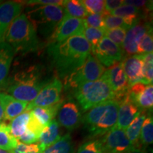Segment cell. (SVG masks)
Listing matches in <instances>:
<instances>
[{
  "label": "cell",
  "mask_w": 153,
  "mask_h": 153,
  "mask_svg": "<svg viewBox=\"0 0 153 153\" xmlns=\"http://www.w3.org/2000/svg\"><path fill=\"white\" fill-rule=\"evenodd\" d=\"M91 53V46L83 35L72 36L62 42L51 43L48 55L57 75L68 78L81 68Z\"/></svg>",
  "instance_id": "cell-1"
},
{
  "label": "cell",
  "mask_w": 153,
  "mask_h": 153,
  "mask_svg": "<svg viewBox=\"0 0 153 153\" xmlns=\"http://www.w3.org/2000/svg\"><path fill=\"white\" fill-rule=\"evenodd\" d=\"M48 82L43 78L37 67L19 72L8 79L4 90L16 100L30 103L34 100L42 88Z\"/></svg>",
  "instance_id": "cell-2"
},
{
  "label": "cell",
  "mask_w": 153,
  "mask_h": 153,
  "mask_svg": "<svg viewBox=\"0 0 153 153\" xmlns=\"http://www.w3.org/2000/svg\"><path fill=\"white\" fill-rule=\"evenodd\" d=\"M7 42L16 52H35L39 48L37 31L25 14H20L11 22L5 36Z\"/></svg>",
  "instance_id": "cell-3"
},
{
  "label": "cell",
  "mask_w": 153,
  "mask_h": 153,
  "mask_svg": "<svg viewBox=\"0 0 153 153\" xmlns=\"http://www.w3.org/2000/svg\"><path fill=\"white\" fill-rule=\"evenodd\" d=\"M119 104L109 100L94 106L82 118L89 133L92 137L104 135L116 126Z\"/></svg>",
  "instance_id": "cell-4"
},
{
  "label": "cell",
  "mask_w": 153,
  "mask_h": 153,
  "mask_svg": "<svg viewBox=\"0 0 153 153\" xmlns=\"http://www.w3.org/2000/svg\"><path fill=\"white\" fill-rule=\"evenodd\" d=\"M75 97L85 111L109 100H115L116 95L104 73L101 78L86 82L75 88Z\"/></svg>",
  "instance_id": "cell-5"
},
{
  "label": "cell",
  "mask_w": 153,
  "mask_h": 153,
  "mask_svg": "<svg viewBox=\"0 0 153 153\" xmlns=\"http://www.w3.org/2000/svg\"><path fill=\"white\" fill-rule=\"evenodd\" d=\"M65 16L62 6L43 5L30 11L27 17L44 37L52 36Z\"/></svg>",
  "instance_id": "cell-6"
},
{
  "label": "cell",
  "mask_w": 153,
  "mask_h": 153,
  "mask_svg": "<svg viewBox=\"0 0 153 153\" xmlns=\"http://www.w3.org/2000/svg\"><path fill=\"white\" fill-rule=\"evenodd\" d=\"M105 68L94 55L90 53L81 68L68 77V84L75 89L78 86L86 82L99 79L105 72Z\"/></svg>",
  "instance_id": "cell-7"
},
{
  "label": "cell",
  "mask_w": 153,
  "mask_h": 153,
  "mask_svg": "<svg viewBox=\"0 0 153 153\" xmlns=\"http://www.w3.org/2000/svg\"><path fill=\"white\" fill-rule=\"evenodd\" d=\"M62 84L57 78L48 82L39 91L31 102L28 103L26 111H30L36 107H48L60 102Z\"/></svg>",
  "instance_id": "cell-8"
},
{
  "label": "cell",
  "mask_w": 153,
  "mask_h": 153,
  "mask_svg": "<svg viewBox=\"0 0 153 153\" xmlns=\"http://www.w3.org/2000/svg\"><path fill=\"white\" fill-rule=\"evenodd\" d=\"M92 53L103 66L110 68L123 60V50L104 36L96 46Z\"/></svg>",
  "instance_id": "cell-9"
},
{
  "label": "cell",
  "mask_w": 153,
  "mask_h": 153,
  "mask_svg": "<svg viewBox=\"0 0 153 153\" xmlns=\"http://www.w3.org/2000/svg\"><path fill=\"white\" fill-rule=\"evenodd\" d=\"M101 142L104 153H126L135 148L126 136L125 131L117 126L105 134Z\"/></svg>",
  "instance_id": "cell-10"
},
{
  "label": "cell",
  "mask_w": 153,
  "mask_h": 153,
  "mask_svg": "<svg viewBox=\"0 0 153 153\" xmlns=\"http://www.w3.org/2000/svg\"><path fill=\"white\" fill-rule=\"evenodd\" d=\"M104 74L116 95L115 100L118 102L128 94L130 88L127 76L123 70L122 61L105 70Z\"/></svg>",
  "instance_id": "cell-11"
},
{
  "label": "cell",
  "mask_w": 153,
  "mask_h": 153,
  "mask_svg": "<svg viewBox=\"0 0 153 153\" xmlns=\"http://www.w3.org/2000/svg\"><path fill=\"white\" fill-rule=\"evenodd\" d=\"M85 27L84 19L65 15L51 36L52 43H59L72 36L82 35Z\"/></svg>",
  "instance_id": "cell-12"
},
{
  "label": "cell",
  "mask_w": 153,
  "mask_h": 153,
  "mask_svg": "<svg viewBox=\"0 0 153 153\" xmlns=\"http://www.w3.org/2000/svg\"><path fill=\"white\" fill-rule=\"evenodd\" d=\"M150 28H152V26L149 23L141 20L132 25L126 31L122 50L129 55H136L141 38Z\"/></svg>",
  "instance_id": "cell-13"
},
{
  "label": "cell",
  "mask_w": 153,
  "mask_h": 153,
  "mask_svg": "<svg viewBox=\"0 0 153 153\" xmlns=\"http://www.w3.org/2000/svg\"><path fill=\"white\" fill-rule=\"evenodd\" d=\"M57 116L58 123L68 131L76 128L82 121L81 111L73 101H68L61 105Z\"/></svg>",
  "instance_id": "cell-14"
},
{
  "label": "cell",
  "mask_w": 153,
  "mask_h": 153,
  "mask_svg": "<svg viewBox=\"0 0 153 153\" xmlns=\"http://www.w3.org/2000/svg\"><path fill=\"white\" fill-rule=\"evenodd\" d=\"M128 97L140 109H149L153 106L152 84H134L128 89Z\"/></svg>",
  "instance_id": "cell-15"
},
{
  "label": "cell",
  "mask_w": 153,
  "mask_h": 153,
  "mask_svg": "<svg viewBox=\"0 0 153 153\" xmlns=\"http://www.w3.org/2000/svg\"><path fill=\"white\" fill-rule=\"evenodd\" d=\"M22 9V4L17 1L0 3V42L5 41V36L9 26L14 19L20 15Z\"/></svg>",
  "instance_id": "cell-16"
},
{
  "label": "cell",
  "mask_w": 153,
  "mask_h": 153,
  "mask_svg": "<svg viewBox=\"0 0 153 153\" xmlns=\"http://www.w3.org/2000/svg\"><path fill=\"white\" fill-rule=\"evenodd\" d=\"M118 118L116 126L125 130L131 122L141 113L140 108L132 101L128 97V93L124 98L118 101Z\"/></svg>",
  "instance_id": "cell-17"
},
{
  "label": "cell",
  "mask_w": 153,
  "mask_h": 153,
  "mask_svg": "<svg viewBox=\"0 0 153 153\" xmlns=\"http://www.w3.org/2000/svg\"><path fill=\"white\" fill-rule=\"evenodd\" d=\"M122 65L130 87L138 82L144 83L143 75V55H135L126 57L122 62Z\"/></svg>",
  "instance_id": "cell-18"
},
{
  "label": "cell",
  "mask_w": 153,
  "mask_h": 153,
  "mask_svg": "<svg viewBox=\"0 0 153 153\" xmlns=\"http://www.w3.org/2000/svg\"><path fill=\"white\" fill-rule=\"evenodd\" d=\"M0 104L2 107L5 120H11L24 113L28 103L16 100L8 94L0 91Z\"/></svg>",
  "instance_id": "cell-19"
},
{
  "label": "cell",
  "mask_w": 153,
  "mask_h": 153,
  "mask_svg": "<svg viewBox=\"0 0 153 153\" xmlns=\"http://www.w3.org/2000/svg\"><path fill=\"white\" fill-rule=\"evenodd\" d=\"M15 51L6 41L0 42V91L4 89Z\"/></svg>",
  "instance_id": "cell-20"
},
{
  "label": "cell",
  "mask_w": 153,
  "mask_h": 153,
  "mask_svg": "<svg viewBox=\"0 0 153 153\" xmlns=\"http://www.w3.org/2000/svg\"><path fill=\"white\" fill-rule=\"evenodd\" d=\"M60 138V127L56 119H53L48 125L44 128L38 140V146L41 152L53 145Z\"/></svg>",
  "instance_id": "cell-21"
},
{
  "label": "cell",
  "mask_w": 153,
  "mask_h": 153,
  "mask_svg": "<svg viewBox=\"0 0 153 153\" xmlns=\"http://www.w3.org/2000/svg\"><path fill=\"white\" fill-rule=\"evenodd\" d=\"M61 104L62 103L59 102L48 107H36L30 110V113L38 123L45 128L51 123V120L54 119L60 109Z\"/></svg>",
  "instance_id": "cell-22"
},
{
  "label": "cell",
  "mask_w": 153,
  "mask_h": 153,
  "mask_svg": "<svg viewBox=\"0 0 153 153\" xmlns=\"http://www.w3.org/2000/svg\"><path fill=\"white\" fill-rule=\"evenodd\" d=\"M108 14L113 16H119L125 20V22L131 26L135 23L140 21V18L143 14L140 9L136 8L135 7L131 5L123 4L118 9H115Z\"/></svg>",
  "instance_id": "cell-23"
},
{
  "label": "cell",
  "mask_w": 153,
  "mask_h": 153,
  "mask_svg": "<svg viewBox=\"0 0 153 153\" xmlns=\"http://www.w3.org/2000/svg\"><path fill=\"white\" fill-rule=\"evenodd\" d=\"M30 118L29 111H25L24 113L16 116L11 120L9 128L11 135L18 140L27 129L28 120Z\"/></svg>",
  "instance_id": "cell-24"
},
{
  "label": "cell",
  "mask_w": 153,
  "mask_h": 153,
  "mask_svg": "<svg viewBox=\"0 0 153 153\" xmlns=\"http://www.w3.org/2000/svg\"><path fill=\"white\" fill-rule=\"evenodd\" d=\"M62 7L66 16L84 19L88 15L82 0L63 1Z\"/></svg>",
  "instance_id": "cell-25"
},
{
  "label": "cell",
  "mask_w": 153,
  "mask_h": 153,
  "mask_svg": "<svg viewBox=\"0 0 153 153\" xmlns=\"http://www.w3.org/2000/svg\"><path fill=\"white\" fill-rule=\"evenodd\" d=\"M145 118H146L145 113L141 112L125 130L126 136L135 147V144L138 142L141 128Z\"/></svg>",
  "instance_id": "cell-26"
},
{
  "label": "cell",
  "mask_w": 153,
  "mask_h": 153,
  "mask_svg": "<svg viewBox=\"0 0 153 153\" xmlns=\"http://www.w3.org/2000/svg\"><path fill=\"white\" fill-rule=\"evenodd\" d=\"M73 148L72 137L66 134L60 137L58 140L45 148L41 153H71Z\"/></svg>",
  "instance_id": "cell-27"
},
{
  "label": "cell",
  "mask_w": 153,
  "mask_h": 153,
  "mask_svg": "<svg viewBox=\"0 0 153 153\" xmlns=\"http://www.w3.org/2000/svg\"><path fill=\"white\" fill-rule=\"evenodd\" d=\"M18 140L11 134L9 126L6 123H0V149L12 151L18 144Z\"/></svg>",
  "instance_id": "cell-28"
},
{
  "label": "cell",
  "mask_w": 153,
  "mask_h": 153,
  "mask_svg": "<svg viewBox=\"0 0 153 153\" xmlns=\"http://www.w3.org/2000/svg\"><path fill=\"white\" fill-rule=\"evenodd\" d=\"M82 35L90 44L91 52L92 53L99 42L105 36V29L87 26L84 30Z\"/></svg>",
  "instance_id": "cell-29"
},
{
  "label": "cell",
  "mask_w": 153,
  "mask_h": 153,
  "mask_svg": "<svg viewBox=\"0 0 153 153\" xmlns=\"http://www.w3.org/2000/svg\"><path fill=\"white\" fill-rule=\"evenodd\" d=\"M140 141L143 145H150L153 141V119L150 116H146L140 134Z\"/></svg>",
  "instance_id": "cell-30"
},
{
  "label": "cell",
  "mask_w": 153,
  "mask_h": 153,
  "mask_svg": "<svg viewBox=\"0 0 153 153\" xmlns=\"http://www.w3.org/2000/svg\"><path fill=\"white\" fill-rule=\"evenodd\" d=\"M153 50V37L152 29L150 28L143 36L137 47V54L139 55H144L148 53H152Z\"/></svg>",
  "instance_id": "cell-31"
},
{
  "label": "cell",
  "mask_w": 153,
  "mask_h": 153,
  "mask_svg": "<svg viewBox=\"0 0 153 153\" xmlns=\"http://www.w3.org/2000/svg\"><path fill=\"white\" fill-rule=\"evenodd\" d=\"M104 21L105 30H111L116 28H123L128 30L131 27L124 19L108 14H104Z\"/></svg>",
  "instance_id": "cell-32"
},
{
  "label": "cell",
  "mask_w": 153,
  "mask_h": 153,
  "mask_svg": "<svg viewBox=\"0 0 153 153\" xmlns=\"http://www.w3.org/2000/svg\"><path fill=\"white\" fill-rule=\"evenodd\" d=\"M143 75L144 84L150 85L152 84V61L153 55L152 53L143 55Z\"/></svg>",
  "instance_id": "cell-33"
},
{
  "label": "cell",
  "mask_w": 153,
  "mask_h": 153,
  "mask_svg": "<svg viewBox=\"0 0 153 153\" xmlns=\"http://www.w3.org/2000/svg\"><path fill=\"white\" fill-rule=\"evenodd\" d=\"M82 2L87 14H105L104 0H83Z\"/></svg>",
  "instance_id": "cell-34"
},
{
  "label": "cell",
  "mask_w": 153,
  "mask_h": 153,
  "mask_svg": "<svg viewBox=\"0 0 153 153\" xmlns=\"http://www.w3.org/2000/svg\"><path fill=\"white\" fill-rule=\"evenodd\" d=\"M127 29L123 28H116L111 30H105V36L111 40L113 43L122 48L125 39Z\"/></svg>",
  "instance_id": "cell-35"
},
{
  "label": "cell",
  "mask_w": 153,
  "mask_h": 153,
  "mask_svg": "<svg viewBox=\"0 0 153 153\" xmlns=\"http://www.w3.org/2000/svg\"><path fill=\"white\" fill-rule=\"evenodd\" d=\"M76 153H104L101 140H90L84 143L79 147Z\"/></svg>",
  "instance_id": "cell-36"
},
{
  "label": "cell",
  "mask_w": 153,
  "mask_h": 153,
  "mask_svg": "<svg viewBox=\"0 0 153 153\" xmlns=\"http://www.w3.org/2000/svg\"><path fill=\"white\" fill-rule=\"evenodd\" d=\"M104 14H88L84 19L86 27H92L104 29Z\"/></svg>",
  "instance_id": "cell-37"
},
{
  "label": "cell",
  "mask_w": 153,
  "mask_h": 153,
  "mask_svg": "<svg viewBox=\"0 0 153 153\" xmlns=\"http://www.w3.org/2000/svg\"><path fill=\"white\" fill-rule=\"evenodd\" d=\"M11 152L12 153H41V150L38 144L26 145L19 142L16 148Z\"/></svg>",
  "instance_id": "cell-38"
},
{
  "label": "cell",
  "mask_w": 153,
  "mask_h": 153,
  "mask_svg": "<svg viewBox=\"0 0 153 153\" xmlns=\"http://www.w3.org/2000/svg\"><path fill=\"white\" fill-rule=\"evenodd\" d=\"M39 137V135L27 128L24 134L21 135L19 140L21 141V143H24V144L31 145L38 142Z\"/></svg>",
  "instance_id": "cell-39"
},
{
  "label": "cell",
  "mask_w": 153,
  "mask_h": 153,
  "mask_svg": "<svg viewBox=\"0 0 153 153\" xmlns=\"http://www.w3.org/2000/svg\"><path fill=\"white\" fill-rule=\"evenodd\" d=\"M123 5V0H106L105 1L104 11L105 14H109L115 9Z\"/></svg>",
  "instance_id": "cell-40"
},
{
  "label": "cell",
  "mask_w": 153,
  "mask_h": 153,
  "mask_svg": "<svg viewBox=\"0 0 153 153\" xmlns=\"http://www.w3.org/2000/svg\"><path fill=\"white\" fill-rule=\"evenodd\" d=\"M63 1L61 0H31L26 1V4L29 5H58L62 6Z\"/></svg>",
  "instance_id": "cell-41"
},
{
  "label": "cell",
  "mask_w": 153,
  "mask_h": 153,
  "mask_svg": "<svg viewBox=\"0 0 153 153\" xmlns=\"http://www.w3.org/2000/svg\"><path fill=\"white\" fill-rule=\"evenodd\" d=\"M148 1H123V4L131 5L133 7H135L137 9L144 8L147 9L146 5L148 4Z\"/></svg>",
  "instance_id": "cell-42"
},
{
  "label": "cell",
  "mask_w": 153,
  "mask_h": 153,
  "mask_svg": "<svg viewBox=\"0 0 153 153\" xmlns=\"http://www.w3.org/2000/svg\"><path fill=\"white\" fill-rule=\"evenodd\" d=\"M126 153H146V152H145V150H141V149H139V148H137L135 147V148L131 149V150L128 151V152Z\"/></svg>",
  "instance_id": "cell-43"
},
{
  "label": "cell",
  "mask_w": 153,
  "mask_h": 153,
  "mask_svg": "<svg viewBox=\"0 0 153 153\" xmlns=\"http://www.w3.org/2000/svg\"><path fill=\"white\" fill-rule=\"evenodd\" d=\"M3 120H5L4 118V111L1 104H0V123L3 121Z\"/></svg>",
  "instance_id": "cell-44"
},
{
  "label": "cell",
  "mask_w": 153,
  "mask_h": 153,
  "mask_svg": "<svg viewBox=\"0 0 153 153\" xmlns=\"http://www.w3.org/2000/svg\"><path fill=\"white\" fill-rule=\"evenodd\" d=\"M0 153H12V152H11V151L4 150H1V149H0Z\"/></svg>",
  "instance_id": "cell-45"
},
{
  "label": "cell",
  "mask_w": 153,
  "mask_h": 153,
  "mask_svg": "<svg viewBox=\"0 0 153 153\" xmlns=\"http://www.w3.org/2000/svg\"></svg>",
  "instance_id": "cell-46"
}]
</instances>
